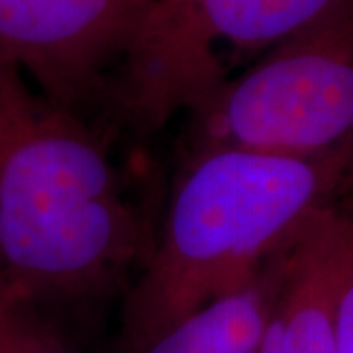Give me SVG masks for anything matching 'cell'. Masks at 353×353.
Here are the masks:
<instances>
[{"label": "cell", "instance_id": "obj_9", "mask_svg": "<svg viewBox=\"0 0 353 353\" xmlns=\"http://www.w3.org/2000/svg\"><path fill=\"white\" fill-rule=\"evenodd\" d=\"M336 353H353V250L341 281L336 316Z\"/></svg>", "mask_w": 353, "mask_h": 353}, {"label": "cell", "instance_id": "obj_2", "mask_svg": "<svg viewBox=\"0 0 353 353\" xmlns=\"http://www.w3.org/2000/svg\"><path fill=\"white\" fill-rule=\"evenodd\" d=\"M338 175L334 157L243 150L190 153L148 269L124 306V353L245 287L312 216Z\"/></svg>", "mask_w": 353, "mask_h": 353}, {"label": "cell", "instance_id": "obj_11", "mask_svg": "<svg viewBox=\"0 0 353 353\" xmlns=\"http://www.w3.org/2000/svg\"><path fill=\"white\" fill-rule=\"evenodd\" d=\"M250 353H257V350H253V352H250Z\"/></svg>", "mask_w": 353, "mask_h": 353}, {"label": "cell", "instance_id": "obj_4", "mask_svg": "<svg viewBox=\"0 0 353 353\" xmlns=\"http://www.w3.org/2000/svg\"><path fill=\"white\" fill-rule=\"evenodd\" d=\"M189 114L192 152L332 155L353 134V0L271 48Z\"/></svg>", "mask_w": 353, "mask_h": 353}, {"label": "cell", "instance_id": "obj_5", "mask_svg": "<svg viewBox=\"0 0 353 353\" xmlns=\"http://www.w3.org/2000/svg\"><path fill=\"white\" fill-rule=\"evenodd\" d=\"M138 8L134 0H0V61L73 110L102 88Z\"/></svg>", "mask_w": 353, "mask_h": 353}, {"label": "cell", "instance_id": "obj_6", "mask_svg": "<svg viewBox=\"0 0 353 353\" xmlns=\"http://www.w3.org/2000/svg\"><path fill=\"white\" fill-rule=\"evenodd\" d=\"M353 250V222L318 210L271 267V301L257 353H336L341 281Z\"/></svg>", "mask_w": 353, "mask_h": 353}, {"label": "cell", "instance_id": "obj_3", "mask_svg": "<svg viewBox=\"0 0 353 353\" xmlns=\"http://www.w3.org/2000/svg\"><path fill=\"white\" fill-rule=\"evenodd\" d=\"M341 0H148L104 81L139 136L190 112L236 65L316 24Z\"/></svg>", "mask_w": 353, "mask_h": 353}, {"label": "cell", "instance_id": "obj_8", "mask_svg": "<svg viewBox=\"0 0 353 353\" xmlns=\"http://www.w3.org/2000/svg\"><path fill=\"white\" fill-rule=\"evenodd\" d=\"M0 353H73L34 304L0 296Z\"/></svg>", "mask_w": 353, "mask_h": 353}, {"label": "cell", "instance_id": "obj_7", "mask_svg": "<svg viewBox=\"0 0 353 353\" xmlns=\"http://www.w3.org/2000/svg\"><path fill=\"white\" fill-rule=\"evenodd\" d=\"M271 301V273L220 296L163 330L134 353H250L257 350Z\"/></svg>", "mask_w": 353, "mask_h": 353}, {"label": "cell", "instance_id": "obj_10", "mask_svg": "<svg viewBox=\"0 0 353 353\" xmlns=\"http://www.w3.org/2000/svg\"><path fill=\"white\" fill-rule=\"evenodd\" d=\"M134 2H138V4H143V2H148V0H134Z\"/></svg>", "mask_w": 353, "mask_h": 353}, {"label": "cell", "instance_id": "obj_1", "mask_svg": "<svg viewBox=\"0 0 353 353\" xmlns=\"http://www.w3.org/2000/svg\"><path fill=\"white\" fill-rule=\"evenodd\" d=\"M141 243L101 141L0 61V296L36 306L104 294Z\"/></svg>", "mask_w": 353, "mask_h": 353}]
</instances>
